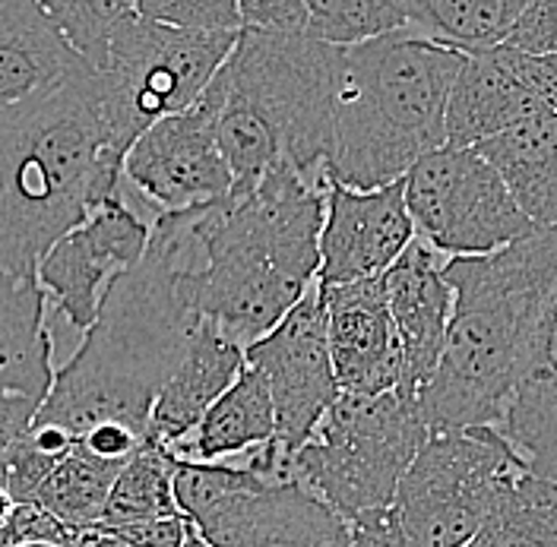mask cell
<instances>
[{
  "label": "cell",
  "mask_w": 557,
  "mask_h": 547,
  "mask_svg": "<svg viewBox=\"0 0 557 547\" xmlns=\"http://www.w3.org/2000/svg\"><path fill=\"white\" fill-rule=\"evenodd\" d=\"M522 76L545 111H557V54H522Z\"/></svg>",
  "instance_id": "38"
},
{
  "label": "cell",
  "mask_w": 557,
  "mask_h": 547,
  "mask_svg": "<svg viewBox=\"0 0 557 547\" xmlns=\"http://www.w3.org/2000/svg\"><path fill=\"white\" fill-rule=\"evenodd\" d=\"M117 469H121V462L96 459L73 444L67 456H61L51 465V472L41 478V484L35 487L29 504L54 515L61 525H67L73 532L96 529Z\"/></svg>",
  "instance_id": "26"
},
{
  "label": "cell",
  "mask_w": 557,
  "mask_h": 547,
  "mask_svg": "<svg viewBox=\"0 0 557 547\" xmlns=\"http://www.w3.org/2000/svg\"><path fill=\"white\" fill-rule=\"evenodd\" d=\"M535 111L545 108L522 76L520 51L494 45L466 54L444 111L447 146H479Z\"/></svg>",
  "instance_id": "20"
},
{
  "label": "cell",
  "mask_w": 557,
  "mask_h": 547,
  "mask_svg": "<svg viewBox=\"0 0 557 547\" xmlns=\"http://www.w3.org/2000/svg\"><path fill=\"white\" fill-rule=\"evenodd\" d=\"M242 371L244 345L225 336L215 323L197 316L174 368L152 399L149 440L165 449L190 434L203 411L235 383Z\"/></svg>",
  "instance_id": "19"
},
{
  "label": "cell",
  "mask_w": 557,
  "mask_h": 547,
  "mask_svg": "<svg viewBox=\"0 0 557 547\" xmlns=\"http://www.w3.org/2000/svg\"><path fill=\"white\" fill-rule=\"evenodd\" d=\"M403 3H409V0H403Z\"/></svg>",
  "instance_id": "43"
},
{
  "label": "cell",
  "mask_w": 557,
  "mask_h": 547,
  "mask_svg": "<svg viewBox=\"0 0 557 547\" xmlns=\"http://www.w3.org/2000/svg\"><path fill=\"white\" fill-rule=\"evenodd\" d=\"M308 35L326 45H358L409 26L403 0H305Z\"/></svg>",
  "instance_id": "30"
},
{
  "label": "cell",
  "mask_w": 557,
  "mask_h": 547,
  "mask_svg": "<svg viewBox=\"0 0 557 547\" xmlns=\"http://www.w3.org/2000/svg\"><path fill=\"white\" fill-rule=\"evenodd\" d=\"M219 73L190 108L146 127L124 152V184L149 212H181L228 200L232 172L215 142Z\"/></svg>",
  "instance_id": "12"
},
{
  "label": "cell",
  "mask_w": 557,
  "mask_h": 547,
  "mask_svg": "<svg viewBox=\"0 0 557 547\" xmlns=\"http://www.w3.org/2000/svg\"><path fill=\"white\" fill-rule=\"evenodd\" d=\"M238 33H190L134 16L111 35L102 64L92 70L114 152L124 156L146 127L197 102L228 61Z\"/></svg>",
  "instance_id": "8"
},
{
  "label": "cell",
  "mask_w": 557,
  "mask_h": 547,
  "mask_svg": "<svg viewBox=\"0 0 557 547\" xmlns=\"http://www.w3.org/2000/svg\"><path fill=\"white\" fill-rule=\"evenodd\" d=\"M428 434L412 396L396 389L381 396L339 393L311 437L295 449V481L348 522L389 507Z\"/></svg>",
  "instance_id": "7"
},
{
  "label": "cell",
  "mask_w": 557,
  "mask_h": 547,
  "mask_svg": "<svg viewBox=\"0 0 557 547\" xmlns=\"http://www.w3.org/2000/svg\"><path fill=\"white\" fill-rule=\"evenodd\" d=\"M447 260L450 257L437 253L431 244L412 238L381 275L386 310L403 355V380L396 393L412 399H418V389L434 374L447 339L453 313V288L444 275Z\"/></svg>",
  "instance_id": "17"
},
{
  "label": "cell",
  "mask_w": 557,
  "mask_h": 547,
  "mask_svg": "<svg viewBox=\"0 0 557 547\" xmlns=\"http://www.w3.org/2000/svg\"><path fill=\"white\" fill-rule=\"evenodd\" d=\"M462 58L409 26L333 45L326 181L374 190L403 181L421 156L441 149L447 96Z\"/></svg>",
  "instance_id": "4"
},
{
  "label": "cell",
  "mask_w": 557,
  "mask_h": 547,
  "mask_svg": "<svg viewBox=\"0 0 557 547\" xmlns=\"http://www.w3.org/2000/svg\"><path fill=\"white\" fill-rule=\"evenodd\" d=\"M522 54H557V0H525L517 23L500 41Z\"/></svg>",
  "instance_id": "32"
},
{
  "label": "cell",
  "mask_w": 557,
  "mask_h": 547,
  "mask_svg": "<svg viewBox=\"0 0 557 547\" xmlns=\"http://www.w3.org/2000/svg\"><path fill=\"white\" fill-rule=\"evenodd\" d=\"M54 376V343L35 275L0 270V444L33 424Z\"/></svg>",
  "instance_id": "18"
},
{
  "label": "cell",
  "mask_w": 557,
  "mask_h": 547,
  "mask_svg": "<svg viewBox=\"0 0 557 547\" xmlns=\"http://www.w3.org/2000/svg\"><path fill=\"white\" fill-rule=\"evenodd\" d=\"M99 73H83L0 111V270L35 275L41 253L124 181Z\"/></svg>",
  "instance_id": "3"
},
{
  "label": "cell",
  "mask_w": 557,
  "mask_h": 547,
  "mask_svg": "<svg viewBox=\"0 0 557 547\" xmlns=\"http://www.w3.org/2000/svg\"><path fill=\"white\" fill-rule=\"evenodd\" d=\"M73 444L79 446V449H86L96 459H104V462H124V459H131L139 446H146L149 440L139 437L137 431L124 427V424H99V427L86 431Z\"/></svg>",
  "instance_id": "36"
},
{
  "label": "cell",
  "mask_w": 557,
  "mask_h": 547,
  "mask_svg": "<svg viewBox=\"0 0 557 547\" xmlns=\"http://www.w3.org/2000/svg\"><path fill=\"white\" fill-rule=\"evenodd\" d=\"M13 547H61V545H48V542H23V545H13Z\"/></svg>",
  "instance_id": "41"
},
{
  "label": "cell",
  "mask_w": 557,
  "mask_h": 547,
  "mask_svg": "<svg viewBox=\"0 0 557 547\" xmlns=\"http://www.w3.org/2000/svg\"><path fill=\"white\" fill-rule=\"evenodd\" d=\"M70 547H131V545H124L117 535L102 532V529H86V532H76V535H73Z\"/></svg>",
  "instance_id": "39"
},
{
  "label": "cell",
  "mask_w": 557,
  "mask_h": 547,
  "mask_svg": "<svg viewBox=\"0 0 557 547\" xmlns=\"http://www.w3.org/2000/svg\"><path fill=\"white\" fill-rule=\"evenodd\" d=\"M244 364L257 371L270 389L278 440L288 446L305 444L339 396L317 282L270 333L244 348Z\"/></svg>",
  "instance_id": "13"
},
{
  "label": "cell",
  "mask_w": 557,
  "mask_h": 547,
  "mask_svg": "<svg viewBox=\"0 0 557 547\" xmlns=\"http://www.w3.org/2000/svg\"><path fill=\"white\" fill-rule=\"evenodd\" d=\"M479 547H557V487L529 469L504 481L472 538Z\"/></svg>",
  "instance_id": "24"
},
{
  "label": "cell",
  "mask_w": 557,
  "mask_h": 547,
  "mask_svg": "<svg viewBox=\"0 0 557 547\" xmlns=\"http://www.w3.org/2000/svg\"><path fill=\"white\" fill-rule=\"evenodd\" d=\"M472 149L535 228H557V111H535Z\"/></svg>",
  "instance_id": "21"
},
{
  "label": "cell",
  "mask_w": 557,
  "mask_h": 547,
  "mask_svg": "<svg viewBox=\"0 0 557 547\" xmlns=\"http://www.w3.org/2000/svg\"><path fill=\"white\" fill-rule=\"evenodd\" d=\"M525 469L494 424L437 431L418 446L389 510L412 547H466L482 529L497 487Z\"/></svg>",
  "instance_id": "9"
},
{
  "label": "cell",
  "mask_w": 557,
  "mask_h": 547,
  "mask_svg": "<svg viewBox=\"0 0 557 547\" xmlns=\"http://www.w3.org/2000/svg\"><path fill=\"white\" fill-rule=\"evenodd\" d=\"M134 13L146 23L190 33H238L235 0H134Z\"/></svg>",
  "instance_id": "31"
},
{
  "label": "cell",
  "mask_w": 557,
  "mask_h": 547,
  "mask_svg": "<svg viewBox=\"0 0 557 547\" xmlns=\"http://www.w3.org/2000/svg\"><path fill=\"white\" fill-rule=\"evenodd\" d=\"M187 529L190 525H187L184 515H165V519H152V522H137V525L114 529L111 535H117L124 545L131 547H184Z\"/></svg>",
  "instance_id": "37"
},
{
  "label": "cell",
  "mask_w": 557,
  "mask_h": 547,
  "mask_svg": "<svg viewBox=\"0 0 557 547\" xmlns=\"http://www.w3.org/2000/svg\"><path fill=\"white\" fill-rule=\"evenodd\" d=\"M416 238L403 181L374 190L346 184H323V225H320V270L317 285L333 288L383 275L393 260Z\"/></svg>",
  "instance_id": "14"
},
{
  "label": "cell",
  "mask_w": 557,
  "mask_h": 547,
  "mask_svg": "<svg viewBox=\"0 0 557 547\" xmlns=\"http://www.w3.org/2000/svg\"><path fill=\"white\" fill-rule=\"evenodd\" d=\"M416 238L444 257H485L535 225L520 212L504 181L472 146H441L403 177Z\"/></svg>",
  "instance_id": "10"
},
{
  "label": "cell",
  "mask_w": 557,
  "mask_h": 547,
  "mask_svg": "<svg viewBox=\"0 0 557 547\" xmlns=\"http://www.w3.org/2000/svg\"><path fill=\"white\" fill-rule=\"evenodd\" d=\"M494 427L532 475L557 487V383L522 380Z\"/></svg>",
  "instance_id": "28"
},
{
  "label": "cell",
  "mask_w": 557,
  "mask_h": 547,
  "mask_svg": "<svg viewBox=\"0 0 557 547\" xmlns=\"http://www.w3.org/2000/svg\"><path fill=\"white\" fill-rule=\"evenodd\" d=\"M86 67L33 0H0V111Z\"/></svg>",
  "instance_id": "22"
},
{
  "label": "cell",
  "mask_w": 557,
  "mask_h": 547,
  "mask_svg": "<svg viewBox=\"0 0 557 547\" xmlns=\"http://www.w3.org/2000/svg\"><path fill=\"white\" fill-rule=\"evenodd\" d=\"M184 547H209L207 542H203V538H200V535H197V532H194V529H187V538H184Z\"/></svg>",
  "instance_id": "40"
},
{
  "label": "cell",
  "mask_w": 557,
  "mask_h": 547,
  "mask_svg": "<svg viewBox=\"0 0 557 547\" xmlns=\"http://www.w3.org/2000/svg\"><path fill=\"white\" fill-rule=\"evenodd\" d=\"M333 45L313 35L238 33L219 70L215 142L232 172V194L250 190L267 169L288 162L323 190L330 152Z\"/></svg>",
  "instance_id": "6"
},
{
  "label": "cell",
  "mask_w": 557,
  "mask_h": 547,
  "mask_svg": "<svg viewBox=\"0 0 557 547\" xmlns=\"http://www.w3.org/2000/svg\"><path fill=\"white\" fill-rule=\"evenodd\" d=\"M242 29L270 35H308L305 0H235Z\"/></svg>",
  "instance_id": "33"
},
{
  "label": "cell",
  "mask_w": 557,
  "mask_h": 547,
  "mask_svg": "<svg viewBox=\"0 0 557 547\" xmlns=\"http://www.w3.org/2000/svg\"><path fill=\"white\" fill-rule=\"evenodd\" d=\"M320 225L323 190L276 162L222 203L156 212L146 247L169 263L187 310L247 348L317 282Z\"/></svg>",
  "instance_id": "1"
},
{
  "label": "cell",
  "mask_w": 557,
  "mask_h": 547,
  "mask_svg": "<svg viewBox=\"0 0 557 547\" xmlns=\"http://www.w3.org/2000/svg\"><path fill=\"white\" fill-rule=\"evenodd\" d=\"M194 323L169 263L146 247L137 266L108 285L92 326L54 368L29 427H54L79 440L99 424H124L149 440L152 399Z\"/></svg>",
  "instance_id": "5"
},
{
  "label": "cell",
  "mask_w": 557,
  "mask_h": 547,
  "mask_svg": "<svg viewBox=\"0 0 557 547\" xmlns=\"http://www.w3.org/2000/svg\"><path fill=\"white\" fill-rule=\"evenodd\" d=\"M190 529L209 547H348V522L301 484L250 481Z\"/></svg>",
  "instance_id": "15"
},
{
  "label": "cell",
  "mask_w": 557,
  "mask_h": 547,
  "mask_svg": "<svg viewBox=\"0 0 557 547\" xmlns=\"http://www.w3.org/2000/svg\"><path fill=\"white\" fill-rule=\"evenodd\" d=\"M41 16L89 64L99 67L111 35L134 20V0H33Z\"/></svg>",
  "instance_id": "29"
},
{
  "label": "cell",
  "mask_w": 557,
  "mask_h": 547,
  "mask_svg": "<svg viewBox=\"0 0 557 547\" xmlns=\"http://www.w3.org/2000/svg\"><path fill=\"white\" fill-rule=\"evenodd\" d=\"M320 304L326 323L330 364L339 393L381 396L399 389L403 355L386 310L381 275L320 288Z\"/></svg>",
  "instance_id": "16"
},
{
  "label": "cell",
  "mask_w": 557,
  "mask_h": 547,
  "mask_svg": "<svg viewBox=\"0 0 557 547\" xmlns=\"http://www.w3.org/2000/svg\"><path fill=\"white\" fill-rule=\"evenodd\" d=\"M525 0H409V29L441 41L459 54L500 45L517 23Z\"/></svg>",
  "instance_id": "25"
},
{
  "label": "cell",
  "mask_w": 557,
  "mask_h": 547,
  "mask_svg": "<svg viewBox=\"0 0 557 547\" xmlns=\"http://www.w3.org/2000/svg\"><path fill=\"white\" fill-rule=\"evenodd\" d=\"M273 437H276V418H273L270 389L257 371L244 364L235 383L203 411L197 427L184 434L177 444L165 446V452L184 462H222Z\"/></svg>",
  "instance_id": "23"
},
{
  "label": "cell",
  "mask_w": 557,
  "mask_h": 547,
  "mask_svg": "<svg viewBox=\"0 0 557 547\" xmlns=\"http://www.w3.org/2000/svg\"><path fill=\"white\" fill-rule=\"evenodd\" d=\"M348 547H412L396 513L377 507L348 519Z\"/></svg>",
  "instance_id": "35"
},
{
  "label": "cell",
  "mask_w": 557,
  "mask_h": 547,
  "mask_svg": "<svg viewBox=\"0 0 557 547\" xmlns=\"http://www.w3.org/2000/svg\"><path fill=\"white\" fill-rule=\"evenodd\" d=\"M152 215L156 212H149L121 181L114 194L92 200L83 222L41 253L35 282L45 295L48 333L67 326L83 339L99 313L108 285L137 266L146 253Z\"/></svg>",
  "instance_id": "11"
},
{
  "label": "cell",
  "mask_w": 557,
  "mask_h": 547,
  "mask_svg": "<svg viewBox=\"0 0 557 547\" xmlns=\"http://www.w3.org/2000/svg\"><path fill=\"white\" fill-rule=\"evenodd\" d=\"M466 547H479V545H472V542H469V545H466Z\"/></svg>",
  "instance_id": "42"
},
{
  "label": "cell",
  "mask_w": 557,
  "mask_h": 547,
  "mask_svg": "<svg viewBox=\"0 0 557 547\" xmlns=\"http://www.w3.org/2000/svg\"><path fill=\"white\" fill-rule=\"evenodd\" d=\"M525 380H548L557 383V282L552 285L542 313L535 320V333L529 345V364H525Z\"/></svg>",
  "instance_id": "34"
},
{
  "label": "cell",
  "mask_w": 557,
  "mask_h": 547,
  "mask_svg": "<svg viewBox=\"0 0 557 547\" xmlns=\"http://www.w3.org/2000/svg\"><path fill=\"white\" fill-rule=\"evenodd\" d=\"M165 515H181L172 494V456L162 446L146 444L131 459L121 462L96 529L114 532L124 525L152 522Z\"/></svg>",
  "instance_id": "27"
},
{
  "label": "cell",
  "mask_w": 557,
  "mask_h": 547,
  "mask_svg": "<svg viewBox=\"0 0 557 547\" xmlns=\"http://www.w3.org/2000/svg\"><path fill=\"white\" fill-rule=\"evenodd\" d=\"M453 313L434 374L418 389L431 434L497 424L525 380L535 320L557 282V228L444 266Z\"/></svg>",
  "instance_id": "2"
}]
</instances>
